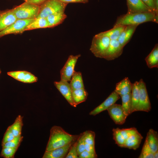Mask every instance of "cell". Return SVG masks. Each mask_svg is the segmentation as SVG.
I'll return each mask as SVG.
<instances>
[{
  "instance_id": "obj_9",
  "label": "cell",
  "mask_w": 158,
  "mask_h": 158,
  "mask_svg": "<svg viewBox=\"0 0 158 158\" xmlns=\"http://www.w3.org/2000/svg\"><path fill=\"white\" fill-rule=\"evenodd\" d=\"M111 118L116 124L122 125L127 117L125 114L121 105L114 104L107 110Z\"/></svg>"
},
{
  "instance_id": "obj_29",
  "label": "cell",
  "mask_w": 158,
  "mask_h": 158,
  "mask_svg": "<svg viewBox=\"0 0 158 158\" xmlns=\"http://www.w3.org/2000/svg\"><path fill=\"white\" fill-rule=\"evenodd\" d=\"M122 100L121 106L124 113L127 117L131 114V93L123 95L121 97Z\"/></svg>"
},
{
  "instance_id": "obj_12",
  "label": "cell",
  "mask_w": 158,
  "mask_h": 158,
  "mask_svg": "<svg viewBox=\"0 0 158 158\" xmlns=\"http://www.w3.org/2000/svg\"><path fill=\"white\" fill-rule=\"evenodd\" d=\"M8 75L19 81L30 83L37 82L38 78L31 73L25 71L8 72Z\"/></svg>"
},
{
  "instance_id": "obj_33",
  "label": "cell",
  "mask_w": 158,
  "mask_h": 158,
  "mask_svg": "<svg viewBox=\"0 0 158 158\" xmlns=\"http://www.w3.org/2000/svg\"><path fill=\"white\" fill-rule=\"evenodd\" d=\"M18 148L10 147H3L0 156L5 158H13Z\"/></svg>"
},
{
  "instance_id": "obj_36",
  "label": "cell",
  "mask_w": 158,
  "mask_h": 158,
  "mask_svg": "<svg viewBox=\"0 0 158 158\" xmlns=\"http://www.w3.org/2000/svg\"><path fill=\"white\" fill-rule=\"evenodd\" d=\"M120 130L121 133L125 140L131 135L138 132L137 129L135 127L120 129Z\"/></svg>"
},
{
  "instance_id": "obj_2",
  "label": "cell",
  "mask_w": 158,
  "mask_h": 158,
  "mask_svg": "<svg viewBox=\"0 0 158 158\" xmlns=\"http://www.w3.org/2000/svg\"><path fill=\"white\" fill-rule=\"evenodd\" d=\"M158 23V14L154 12L128 13L118 17L114 26L138 25L147 22Z\"/></svg>"
},
{
  "instance_id": "obj_25",
  "label": "cell",
  "mask_w": 158,
  "mask_h": 158,
  "mask_svg": "<svg viewBox=\"0 0 158 158\" xmlns=\"http://www.w3.org/2000/svg\"><path fill=\"white\" fill-rule=\"evenodd\" d=\"M126 26V25H120L114 26L112 28L101 32L98 34L100 35L107 36L109 37L110 40H117Z\"/></svg>"
},
{
  "instance_id": "obj_35",
  "label": "cell",
  "mask_w": 158,
  "mask_h": 158,
  "mask_svg": "<svg viewBox=\"0 0 158 158\" xmlns=\"http://www.w3.org/2000/svg\"><path fill=\"white\" fill-rule=\"evenodd\" d=\"M85 143L84 134H82L77 139L76 150L78 155L85 150Z\"/></svg>"
},
{
  "instance_id": "obj_22",
  "label": "cell",
  "mask_w": 158,
  "mask_h": 158,
  "mask_svg": "<svg viewBox=\"0 0 158 158\" xmlns=\"http://www.w3.org/2000/svg\"><path fill=\"white\" fill-rule=\"evenodd\" d=\"M147 65L150 68L158 67V44H156L145 59Z\"/></svg>"
},
{
  "instance_id": "obj_31",
  "label": "cell",
  "mask_w": 158,
  "mask_h": 158,
  "mask_svg": "<svg viewBox=\"0 0 158 158\" xmlns=\"http://www.w3.org/2000/svg\"><path fill=\"white\" fill-rule=\"evenodd\" d=\"M139 158H154L153 153L145 140Z\"/></svg>"
},
{
  "instance_id": "obj_17",
  "label": "cell",
  "mask_w": 158,
  "mask_h": 158,
  "mask_svg": "<svg viewBox=\"0 0 158 158\" xmlns=\"http://www.w3.org/2000/svg\"><path fill=\"white\" fill-rule=\"evenodd\" d=\"M138 26L133 25H126L117 40L123 47L129 42Z\"/></svg>"
},
{
  "instance_id": "obj_26",
  "label": "cell",
  "mask_w": 158,
  "mask_h": 158,
  "mask_svg": "<svg viewBox=\"0 0 158 158\" xmlns=\"http://www.w3.org/2000/svg\"><path fill=\"white\" fill-rule=\"evenodd\" d=\"M70 84L72 90L84 88L82 74L80 72L74 71L71 77Z\"/></svg>"
},
{
  "instance_id": "obj_7",
  "label": "cell",
  "mask_w": 158,
  "mask_h": 158,
  "mask_svg": "<svg viewBox=\"0 0 158 158\" xmlns=\"http://www.w3.org/2000/svg\"><path fill=\"white\" fill-rule=\"evenodd\" d=\"M35 19H17L12 24L0 31V37L10 34L22 33Z\"/></svg>"
},
{
  "instance_id": "obj_16",
  "label": "cell",
  "mask_w": 158,
  "mask_h": 158,
  "mask_svg": "<svg viewBox=\"0 0 158 158\" xmlns=\"http://www.w3.org/2000/svg\"><path fill=\"white\" fill-rule=\"evenodd\" d=\"M71 143L66 146L48 152H45L43 158H63L65 157L72 145Z\"/></svg>"
},
{
  "instance_id": "obj_45",
  "label": "cell",
  "mask_w": 158,
  "mask_h": 158,
  "mask_svg": "<svg viewBox=\"0 0 158 158\" xmlns=\"http://www.w3.org/2000/svg\"><path fill=\"white\" fill-rule=\"evenodd\" d=\"M1 71L0 69V74H1Z\"/></svg>"
},
{
  "instance_id": "obj_24",
  "label": "cell",
  "mask_w": 158,
  "mask_h": 158,
  "mask_svg": "<svg viewBox=\"0 0 158 158\" xmlns=\"http://www.w3.org/2000/svg\"><path fill=\"white\" fill-rule=\"evenodd\" d=\"M72 95L73 101L77 106L86 100L88 93L85 88H82L72 90Z\"/></svg>"
},
{
  "instance_id": "obj_23",
  "label": "cell",
  "mask_w": 158,
  "mask_h": 158,
  "mask_svg": "<svg viewBox=\"0 0 158 158\" xmlns=\"http://www.w3.org/2000/svg\"><path fill=\"white\" fill-rule=\"evenodd\" d=\"M131 114L138 111L139 98V85L138 81H136L132 84L131 91Z\"/></svg>"
},
{
  "instance_id": "obj_4",
  "label": "cell",
  "mask_w": 158,
  "mask_h": 158,
  "mask_svg": "<svg viewBox=\"0 0 158 158\" xmlns=\"http://www.w3.org/2000/svg\"><path fill=\"white\" fill-rule=\"evenodd\" d=\"M39 6L26 2L12 10L17 19L36 18L40 10Z\"/></svg>"
},
{
  "instance_id": "obj_3",
  "label": "cell",
  "mask_w": 158,
  "mask_h": 158,
  "mask_svg": "<svg viewBox=\"0 0 158 158\" xmlns=\"http://www.w3.org/2000/svg\"><path fill=\"white\" fill-rule=\"evenodd\" d=\"M68 4L59 0H47L40 6V10L36 18H46L53 14L64 11Z\"/></svg>"
},
{
  "instance_id": "obj_15",
  "label": "cell",
  "mask_w": 158,
  "mask_h": 158,
  "mask_svg": "<svg viewBox=\"0 0 158 158\" xmlns=\"http://www.w3.org/2000/svg\"><path fill=\"white\" fill-rule=\"evenodd\" d=\"M17 19L12 9L0 14V31L9 26Z\"/></svg>"
},
{
  "instance_id": "obj_11",
  "label": "cell",
  "mask_w": 158,
  "mask_h": 158,
  "mask_svg": "<svg viewBox=\"0 0 158 158\" xmlns=\"http://www.w3.org/2000/svg\"><path fill=\"white\" fill-rule=\"evenodd\" d=\"M54 84L57 89L71 106L76 107L74 102L72 95V90L70 83L68 82L61 80L55 81Z\"/></svg>"
},
{
  "instance_id": "obj_18",
  "label": "cell",
  "mask_w": 158,
  "mask_h": 158,
  "mask_svg": "<svg viewBox=\"0 0 158 158\" xmlns=\"http://www.w3.org/2000/svg\"><path fill=\"white\" fill-rule=\"evenodd\" d=\"M132 84L128 78L126 77L116 83L114 91L121 97L131 92Z\"/></svg>"
},
{
  "instance_id": "obj_43",
  "label": "cell",
  "mask_w": 158,
  "mask_h": 158,
  "mask_svg": "<svg viewBox=\"0 0 158 158\" xmlns=\"http://www.w3.org/2000/svg\"><path fill=\"white\" fill-rule=\"evenodd\" d=\"M62 2L68 4L69 3H86L89 0H59Z\"/></svg>"
},
{
  "instance_id": "obj_40",
  "label": "cell",
  "mask_w": 158,
  "mask_h": 158,
  "mask_svg": "<svg viewBox=\"0 0 158 158\" xmlns=\"http://www.w3.org/2000/svg\"><path fill=\"white\" fill-rule=\"evenodd\" d=\"M85 150L95 155H97L95 148V146L85 143Z\"/></svg>"
},
{
  "instance_id": "obj_27",
  "label": "cell",
  "mask_w": 158,
  "mask_h": 158,
  "mask_svg": "<svg viewBox=\"0 0 158 158\" xmlns=\"http://www.w3.org/2000/svg\"><path fill=\"white\" fill-rule=\"evenodd\" d=\"M23 117L21 115H19L16 118L14 123L7 129L12 133L15 137L21 135L23 125Z\"/></svg>"
},
{
  "instance_id": "obj_38",
  "label": "cell",
  "mask_w": 158,
  "mask_h": 158,
  "mask_svg": "<svg viewBox=\"0 0 158 158\" xmlns=\"http://www.w3.org/2000/svg\"><path fill=\"white\" fill-rule=\"evenodd\" d=\"M15 136L8 129H7L6 131L2 142L1 145H3L5 143L8 142L13 140Z\"/></svg>"
},
{
  "instance_id": "obj_42",
  "label": "cell",
  "mask_w": 158,
  "mask_h": 158,
  "mask_svg": "<svg viewBox=\"0 0 158 158\" xmlns=\"http://www.w3.org/2000/svg\"><path fill=\"white\" fill-rule=\"evenodd\" d=\"M146 5L151 8L152 10L155 11L154 4V0H141Z\"/></svg>"
},
{
  "instance_id": "obj_44",
  "label": "cell",
  "mask_w": 158,
  "mask_h": 158,
  "mask_svg": "<svg viewBox=\"0 0 158 158\" xmlns=\"http://www.w3.org/2000/svg\"><path fill=\"white\" fill-rule=\"evenodd\" d=\"M153 156L154 158H158V150L153 153Z\"/></svg>"
},
{
  "instance_id": "obj_5",
  "label": "cell",
  "mask_w": 158,
  "mask_h": 158,
  "mask_svg": "<svg viewBox=\"0 0 158 158\" xmlns=\"http://www.w3.org/2000/svg\"><path fill=\"white\" fill-rule=\"evenodd\" d=\"M110 40L107 36L96 35L92 38L90 51L96 57L103 58Z\"/></svg>"
},
{
  "instance_id": "obj_13",
  "label": "cell",
  "mask_w": 158,
  "mask_h": 158,
  "mask_svg": "<svg viewBox=\"0 0 158 158\" xmlns=\"http://www.w3.org/2000/svg\"><path fill=\"white\" fill-rule=\"evenodd\" d=\"M120 96L114 91L101 104L92 111L90 115L95 116L109 108L120 98Z\"/></svg>"
},
{
  "instance_id": "obj_21",
  "label": "cell",
  "mask_w": 158,
  "mask_h": 158,
  "mask_svg": "<svg viewBox=\"0 0 158 158\" xmlns=\"http://www.w3.org/2000/svg\"><path fill=\"white\" fill-rule=\"evenodd\" d=\"M67 17L64 11L56 13L48 16L46 18L49 28L53 27L61 24Z\"/></svg>"
},
{
  "instance_id": "obj_46",
  "label": "cell",
  "mask_w": 158,
  "mask_h": 158,
  "mask_svg": "<svg viewBox=\"0 0 158 158\" xmlns=\"http://www.w3.org/2000/svg\"><path fill=\"white\" fill-rule=\"evenodd\" d=\"M24 0L25 1H26V0Z\"/></svg>"
},
{
  "instance_id": "obj_14",
  "label": "cell",
  "mask_w": 158,
  "mask_h": 158,
  "mask_svg": "<svg viewBox=\"0 0 158 158\" xmlns=\"http://www.w3.org/2000/svg\"><path fill=\"white\" fill-rule=\"evenodd\" d=\"M126 1L127 13L154 12L156 13L141 0H126Z\"/></svg>"
},
{
  "instance_id": "obj_8",
  "label": "cell",
  "mask_w": 158,
  "mask_h": 158,
  "mask_svg": "<svg viewBox=\"0 0 158 158\" xmlns=\"http://www.w3.org/2000/svg\"><path fill=\"white\" fill-rule=\"evenodd\" d=\"M80 54L70 55L64 66L60 71L61 80L67 82L70 81L74 71L75 65Z\"/></svg>"
},
{
  "instance_id": "obj_20",
  "label": "cell",
  "mask_w": 158,
  "mask_h": 158,
  "mask_svg": "<svg viewBox=\"0 0 158 158\" xmlns=\"http://www.w3.org/2000/svg\"><path fill=\"white\" fill-rule=\"evenodd\" d=\"M143 138L141 134L138 132L126 140L123 147L136 150L139 147Z\"/></svg>"
},
{
  "instance_id": "obj_1",
  "label": "cell",
  "mask_w": 158,
  "mask_h": 158,
  "mask_svg": "<svg viewBox=\"0 0 158 158\" xmlns=\"http://www.w3.org/2000/svg\"><path fill=\"white\" fill-rule=\"evenodd\" d=\"M50 135L45 152L63 147L75 142L78 136L70 134L61 127L54 126L50 129Z\"/></svg>"
},
{
  "instance_id": "obj_19",
  "label": "cell",
  "mask_w": 158,
  "mask_h": 158,
  "mask_svg": "<svg viewBox=\"0 0 158 158\" xmlns=\"http://www.w3.org/2000/svg\"><path fill=\"white\" fill-rule=\"evenodd\" d=\"M145 140L153 153L158 150V134L157 131L152 129H150Z\"/></svg>"
},
{
  "instance_id": "obj_34",
  "label": "cell",
  "mask_w": 158,
  "mask_h": 158,
  "mask_svg": "<svg viewBox=\"0 0 158 158\" xmlns=\"http://www.w3.org/2000/svg\"><path fill=\"white\" fill-rule=\"evenodd\" d=\"M84 140L85 143L95 146V133L90 130L86 131L84 133Z\"/></svg>"
},
{
  "instance_id": "obj_6",
  "label": "cell",
  "mask_w": 158,
  "mask_h": 158,
  "mask_svg": "<svg viewBox=\"0 0 158 158\" xmlns=\"http://www.w3.org/2000/svg\"><path fill=\"white\" fill-rule=\"evenodd\" d=\"M138 82L139 98L138 111L148 112L151 110V107L146 84L142 79Z\"/></svg>"
},
{
  "instance_id": "obj_39",
  "label": "cell",
  "mask_w": 158,
  "mask_h": 158,
  "mask_svg": "<svg viewBox=\"0 0 158 158\" xmlns=\"http://www.w3.org/2000/svg\"><path fill=\"white\" fill-rule=\"evenodd\" d=\"M97 157V155L91 153L85 150L78 156V158H95Z\"/></svg>"
},
{
  "instance_id": "obj_32",
  "label": "cell",
  "mask_w": 158,
  "mask_h": 158,
  "mask_svg": "<svg viewBox=\"0 0 158 158\" xmlns=\"http://www.w3.org/2000/svg\"><path fill=\"white\" fill-rule=\"evenodd\" d=\"M23 137L21 135L15 137L13 140L2 145V148L10 147L18 148L23 141Z\"/></svg>"
},
{
  "instance_id": "obj_30",
  "label": "cell",
  "mask_w": 158,
  "mask_h": 158,
  "mask_svg": "<svg viewBox=\"0 0 158 158\" xmlns=\"http://www.w3.org/2000/svg\"><path fill=\"white\" fill-rule=\"evenodd\" d=\"M114 140L115 143L119 147H123L126 140L121 133L120 128H116L112 130Z\"/></svg>"
},
{
  "instance_id": "obj_28",
  "label": "cell",
  "mask_w": 158,
  "mask_h": 158,
  "mask_svg": "<svg viewBox=\"0 0 158 158\" xmlns=\"http://www.w3.org/2000/svg\"><path fill=\"white\" fill-rule=\"evenodd\" d=\"M47 28H49V26L46 18H37L26 27L25 31Z\"/></svg>"
},
{
  "instance_id": "obj_10",
  "label": "cell",
  "mask_w": 158,
  "mask_h": 158,
  "mask_svg": "<svg viewBox=\"0 0 158 158\" xmlns=\"http://www.w3.org/2000/svg\"><path fill=\"white\" fill-rule=\"evenodd\" d=\"M123 48L117 40H111L103 58L111 61L118 58L122 54Z\"/></svg>"
},
{
  "instance_id": "obj_41",
  "label": "cell",
  "mask_w": 158,
  "mask_h": 158,
  "mask_svg": "<svg viewBox=\"0 0 158 158\" xmlns=\"http://www.w3.org/2000/svg\"><path fill=\"white\" fill-rule=\"evenodd\" d=\"M47 0H26L25 1L28 3L40 6Z\"/></svg>"
},
{
  "instance_id": "obj_37",
  "label": "cell",
  "mask_w": 158,
  "mask_h": 158,
  "mask_svg": "<svg viewBox=\"0 0 158 158\" xmlns=\"http://www.w3.org/2000/svg\"><path fill=\"white\" fill-rule=\"evenodd\" d=\"M77 142V141L76 142H75L71 146L65 158H78V155L77 154L76 147Z\"/></svg>"
}]
</instances>
